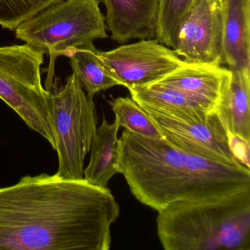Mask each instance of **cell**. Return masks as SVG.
<instances>
[{
  "instance_id": "8",
  "label": "cell",
  "mask_w": 250,
  "mask_h": 250,
  "mask_svg": "<svg viewBox=\"0 0 250 250\" xmlns=\"http://www.w3.org/2000/svg\"><path fill=\"white\" fill-rule=\"evenodd\" d=\"M222 0H194L174 39V52L188 63L224 64Z\"/></svg>"
},
{
  "instance_id": "14",
  "label": "cell",
  "mask_w": 250,
  "mask_h": 250,
  "mask_svg": "<svg viewBox=\"0 0 250 250\" xmlns=\"http://www.w3.org/2000/svg\"><path fill=\"white\" fill-rule=\"evenodd\" d=\"M230 71L228 95L216 114L228 134L250 141V68Z\"/></svg>"
},
{
  "instance_id": "10",
  "label": "cell",
  "mask_w": 250,
  "mask_h": 250,
  "mask_svg": "<svg viewBox=\"0 0 250 250\" xmlns=\"http://www.w3.org/2000/svg\"><path fill=\"white\" fill-rule=\"evenodd\" d=\"M230 80L229 68L184 61L157 83L181 92L216 113L226 99Z\"/></svg>"
},
{
  "instance_id": "6",
  "label": "cell",
  "mask_w": 250,
  "mask_h": 250,
  "mask_svg": "<svg viewBox=\"0 0 250 250\" xmlns=\"http://www.w3.org/2000/svg\"><path fill=\"white\" fill-rule=\"evenodd\" d=\"M43 55L27 43L0 46V99L55 149L49 90L42 82Z\"/></svg>"
},
{
  "instance_id": "1",
  "label": "cell",
  "mask_w": 250,
  "mask_h": 250,
  "mask_svg": "<svg viewBox=\"0 0 250 250\" xmlns=\"http://www.w3.org/2000/svg\"><path fill=\"white\" fill-rule=\"evenodd\" d=\"M119 214L109 188L26 175L0 187V250H109Z\"/></svg>"
},
{
  "instance_id": "7",
  "label": "cell",
  "mask_w": 250,
  "mask_h": 250,
  "mask_svg": "<svg viewBox=\"0 0 250 250\" xmlns=\"http://www.w3.org/2000/svg\"><path fill=\"white\" fill-rule=\"evenodd\" d=\"M140 106L163 138L177 148L220 163L242 165L234 157L228 132L216 112Z\"/></svg>"
},
{
  "instance_id": "17",
  "label": "cell",
  "mask_w": 250,
  "mask_h": 250,
  "mask_svg": "<svg viewBox=\"0 0 250 250\" xmlns=\"http://www.w3.org/2000/svg\"><path fill=\"white\" fill-rule=\"evenodd\" d=\"M120 127L147 138H163L146 110L129 97H119L109 102Z\"/></svg>"
},
{
  "instance_id": "18",
  "label": "cell",
  "mask_w": 250,
  "mask_h": 250,
  "mask_svg": "<svg viewBox=\"0 0 250 250\" xmlns=\"http://www.w3.org/2000/svg\"><path fill=\"white\" fill-rule=\"evenodd\" d=\"M62 0H0V26L15 30L20 24Z\"/></svg>"
},
{
  "instance_id": "9",
  "label": "cell",
  "mask_w": 250,
  "mask_h": 250,
  "mask_svg": "<svg viewBox=\"0 0 250 250\" xmlns=\"http://www.w3.org/2000/svg\"><path fill=\"white\" fill-rule=\"evenodd\" d=\"M98 56L121 85L131 88L157 83L184 64L173 50L156 39L123 45Z\"/></svg>"
},
{
  "instance_id": "15",
  "label": "cell",
  "mask_w": 250,
  "mask_h": 250,
  "mask_svg": "<svg viewBox=\"0 0 250 250\" xmlns=\"http://www.w3.org/2000/svg\"><path fill=\"white\" fill-rule=\"evenodd\" d=\"M98 52L90 42L76 49L69 57L73 74L91 98L104 90L121 85L99 59Z\"/></svg>"
},
{
  "instance_id": "3",
  "label": "cell",
  "mask_w": 250,
  "mask_h": 250,
  "mask_svg": "<svg viewBox=\"0 0 250 250\" xmlns=\"http://www.w3.org/2000/svg\"><path fill=\"white\" fill-rule=\"evenodd\" d=\"M156 225L166 250H250V193L171 203Z\"/></svg>"
},
{
  "instance_id": "11",
  "label": "cell",
  "mask_w": 250,
  "mask_h": 250,
  "mask_svg": "<svg viewBox=\"0 0 250 250\" xmlns=\"http://www.w3.org/2000/svg\"><path fill=\"white\" fill-rule=\"evenodd\" d=\"M106 7V29L118 43L156 39L161 0H99Z\"/></svg>"
},
{
  "instance_id": "20",
  "label": "cell",
  "mask_w": 250,
  "mask_h": 250,
  "mask_svg": "<svg viewBox=\"0 0 250 250\" xmlns=\"http://www.w3.org/2000/svg\"><path fill=\"white\" fill-rule=\"evenodd\" d=\"M228 134L229 147L234 157L241 165L250 169V140L241 138L237 136Z\"/></svg>"
},
{
  "instance_id": "5",
  "label": "cell",
  "mask_w": 250,
  "mask_h": 250,
  "mask_svg": "<svg viewBox=\"0 0 250 250\" xmlns=\"http://www.w3.org/2000/svg\"><path fill=\"white\" fill-rule=\"evenodd\" d=\"M49 104L59 162L57 174L65 179H83L84 160L97 130L93 98L72 74L63 85L52 86Z\"/></svg>"
},
{
  "instance_id": "2",
  "label": "cell",
  "mask_w": 250,
  "mask_h": 250,
  "mask_svg": "<svg viewBox=\"0 0 250 250\" xmlns=\"http://www.w3.org/2000/svg\"><path fill=\"white\" fill-rule=\"evenodd\" d=\"M118 148V173L137 200L157 212L175 202L250 193V169L187 153L164 138H147L125 129Z\"/></svg>"
},
{
  "instance_id": "16",
  "label": "cell",
  "mask_w": 250,
  "mask_h": 250,
  "mask_svg": "<svg viewBox=\"0 0 250 250\" xmlns=\"http://www.w3.org/2000/svg\"><path fill=\"white\" fill-rule=\"evenodd\" d=\"M131 99L139 105L181 109L185 111H206L213 113V110L203 104L191 99L181 92L167 87L159 83L128 88Z\"/></svg>"
},
{
  "instance_id": "4",
  "label": "cell",
  "mask_w": 250,
  "mask_h": 250,
  "mask_svg": "<svg viewBox=\"0 0 250 250\" xmlns=\"http://www.w3.org/2000/svg\"><path fill=\"white\" fill-rule=\"evenodd\" d=\"M17 39L50 57L45 82L53 85L57 58H69L76 49L96 39H106V21L99 0H62L24 21L16 29Z\"/></svg>"
},
{
  "instance_id": "12",
  "label": "cell",
  "mask_w": 250,
  "mask_h": 250,
  "mask_svg": "<svg viewBox=\"0 0 250 250\" xmlns=\"http://www.w3.org/2000/svg\"><path fill=\"white\" fill-rule=\"evenodd\" d=\"M224 64L250 68V0H222Z\"/></svg>"
},
{
  "instance_id": "19",
  "label": "cell",
  "mask_w": 250,
  "mask_h": 250,
  "mask_svg": "<svg viewBox=\"0 0 250 250\" xmlns=\"http://www.w3.org/2000/svg\"><path fill=\"white\" fill-rule=\"evenodd\" d=\"M194 0H161L156 40L172 48L176 29Z\"/></svg>"
},
{
  "instance_id": "13",
  "label": "cell",
  "mask_w": 250,
  "mask_h": 250,
  "mask_svg": "<svg viewBox=\"0 0 250 250\" xmlns=\"http://www.w3.org/2000/svg\"><path fill=\"white\" fill-rule=\"evenodd\" d=\"M116 118L109 124L104 116L97 128L90 151V162L84 169V179L91 185L108 188L111 178L118 173V131Z\"/></svg>"
}]
</instances>
